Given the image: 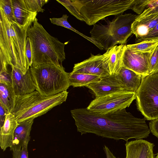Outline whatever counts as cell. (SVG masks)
Here are the masks:
<instances>
[{
  "instance_id": "cell-1",
  "label": "cell",
  "mask_w": 158,
  "mask_h": 158,
  "mask_svg": "<svg viewBox=\"0 0 158 158\" xmlns=\"http://www.w3.org/2000/svg\"><path fill=\"white\" fill-rule=\"evenodd\" d=\"M70 112L81 135L91 133L127 142L131 139L146 138L150 132L145 118L135 117L126 109L105 114H97L87 108L75 109Z\"/></svg>"
},
{
  "instance_id": "cell-2",
  "label": "cell",
  "mask_w": 158,
  "mask_h": 158,
  "mask_svg": "<svg viewBox=\"0 0 158 158\" xmlns=\"http://www.w3.org/2000/svg\"><path fill=\"white\" fill-rule=\"evenodd\" d=\"M35 20L22 26L10 21L0 8V65L14 66L24 74L30 69L26 53V41L27 30Z\"/></svg>"
},
{
  "instance_id": "cell-3",
  "label": "cell",
  "mask_w": 158,
  "mask_h": 158,
  "mask_svg": "<svg viewBox=\"0 0 158 158\" xmlns=\"http://www.w3.org/2000/svg\"><path fill=\"white\" fill-rule=\"evenodd\" d=\"M27 35L31 40L32 52L31 67L46 64L62 65L65 59L64 47L69 42L62 43L51 35L36 18L28 28Z\"/></svg>"
},
{
  "instance_id": "cell-4",
  "label": "cell",
  "mask_w": 158,
  "mask_h": 158,
  "mask_svg": "<svg viewBox=\"0 0 158 158\" xmlns=\"http://www.w3.org/2000/svg\"><path fill=\"white\" fill-rule=\"evenodd\" d=\"M68 92L63 91L57 94L46 96L37 91L22 95L15 96L10 112L19 123L40 116L53 107L66 101Z\"/></svg>"
},
{
  "instance_id": "cell-5",
  "label": "cell",
  "mask_w": 158,
  "mask_h": 158,
  "mask_svg": "<svg viewBox=\"0 0 158 158\" xmlns=\"http://www.w3.org/2000/svg\"><path fill=\"white\" fill-rule=\"evenodd\" d=\"M138 16L121 14L106 24H95L90 31L91 37L106 51L117 44H124L132 34V25Z\"/></svg>"
},
{
  "instance_id": "cell-6",
  "label": "cell",
  "mask_w": 158,
  "mask_h": 158,
  "mask_svg": "<svg viewBox=\"0 0 158 158\" xmlns=\"http://www.w3.org/2000/svg\"><path fill=\"white\" fill-rule=\"evenodd\" d=\"M30 69L35 90L42 95H54L67 91L70 86L69 73L62 65L46 64L30 67Z\"/></svg>"
},
{
  "instance_id": "cell-7",
  "label": "cell",
  "mask_w": 158,
  "mask_h": 158,
  "mask_svg": "<svg viewBox=\"0 0 158 158\" xmlns=\"http://www.w3.org/2000/svg\"><path fill=\"white\" fill-rule=\"evenodd\" d=\"M77 9L89 25L110 15H118L131 9L134 0H73Z\"/></svg>"
},
{
  "instance_id": "cell-8",
  "label": "cell",
  "mask_w": 158,
  "mask_h": 158,
  "mask_svg": "<svg viewBox=\"0 0 158 158\" xmlns=\"http://www.w3.org/2000/svg\"><path fill=\"white\" fill-rule=\"evenodd\" d=\"M138 109L146 119L158 118V73L142 77L135 93Z\"/></svg>"
},
{
  "instance_id": "cell-9",
  "label": "cell",
  "mask_w": 158,
  "mask_h": 158,
  "mask_svg": "<svg viewBox=\"0 0 158 158\" xmlns=\"http://www.w3.org/2000/svg\"><path fill=\"white\" fill-rule=\"evenodd\" d=\"M135 99V93L119 92L96 97L86 108L97 114H105L126 109Z\"/></svg>"
},
{
  "instance_id": "cell-10",
  "label": "cell",
  "mask_w": 158,
  "mask_h": 158,
  "mask_svg": "<svg viewBox=\"0 0 158 158\" xmlns=\"http://www.w3.org/2000/svg\"><path fill=\"white\" fill-rule=\"evenodd\" d=\"M152 52L133 51L126 48L123 58V66L142 75L148 74L149 62Z\"/></svg>"
},
{
  "instance_id": "cell-11",
  "label": "cell",
  "mask_w": 158,
  "mask_h": 158,
  "mask_svg": "<svg viewBox=\"0 0 158 158\" xmlns=\"http://www.w3.org/2000/svg\"><path fill=\"white\" fill-rule=\"evenodd\" d=\"M86 87L93 92L96 97L105 96L119 92H127L117 74L109 75L101 77L99 81Z\"/></svg>"
},
{
  "instance_id": "cell-12",
  "label": "cell",
  "mask_w": 158,
  "mask_h": 158,
  "mask_svg": "<svg viewBox=\"0 0 158 158\" xmlns=\"http://www.w3.org/2000/svg\"><path fill=\"white\" fill-rule=\"evenodd\" d=\"M12 85L15 96L22 95L33 92L35 85L30 69L24 74L19 69L10 65Z\"/></svg>"
},
{
  "instance_id": "cell-13",
  "label": "cell",
  "mask_w": 158,
  "mask_h": 158,
  "mask_svg": "<svg viewBox=\"0 0 158 158\" xmlns=\"http://www.w3.org/2000/svg\"><path fill=\"white\" fill-rule=\"evenodd\" d=\"M125 48V44L116 45L108 49L102 55L104 67L110 75H116L119 73L123 66Z\"/></svg>"
},
{
  "instance_id": "cell-14",
  "label": "cell",
  "mask_w": 158,
  "mask_h": 158,
  "mask_svg": "<svg viewBox=\"0 0 158 158\" xmlns=\"http://www.w3.org/2000/svg\"><path fill=\"white\" fill-rule=\"evenodd\" d=\"M99 76L101 77L110 75L104 67L102 55L91 54L88 59L75 64L72 71Z\"/></svg>"
},
{
  "instance_id": "cell-15",
  "label": "cell",
  "mask_w": 158,
  "mask_h": 158,
  "mask_svg": "<svg viewBox=\"0 0 158 158\" xmlns=\"http://www.w3.org/2000/svg\"><path fill=\"white\" fill-rule=\"evenodd\" d=\"M125 158H155L153 143L143 139L128 141L125 144Z\"/></svg>"
},
{
  "instance_id": "cell-16",
  "label": "cell",
  "mask_w": 158,
  "mask_h": 158,
  "mask_svg": "<svg viewBox=\"0 0 158 158\" xmlns=\"http://www.w3.org/2000/svg\"><path fill=\"white\" fill-rule=\"evenodd\" d=\"M158 23V13L138 16L132 24V33L135 35L136 39L141 38L148 34Z\"/></svg>"
},
{
  "instance_id": "cell-17",
  "label": "cell",
  "mask_w": 158,
  "mask_h": 158,
  "mask_svg": "<svg viewBox=\"0 0 158 158\" xmlns=\"http://www.w3.org/2000/svg\"><path fill=\"white\" fill-rule=\"evenodd\" d=\"M19 123L10 112L6 116L4 124L0 130V147L3 151L11 146L15 130Z\"/></svg>"
},
{
  "instance_id": "cell-18",
  "label": "cell",
  "mask_w": 158,
  "mask_h": 158,
  "mask_svg": "<svg viewBox=\"0 0 158 158\" xmlns=\"http://www.w3.org/2000/svg\"><path fill=\"white\" fill-rule=\"evenodd\" d=\"M34 119H30L19 123L16 127L14 133L10 150H21L24 143L30 140V132L34 122Z\"/></svg>"
},
{
  "instance_id": "cell-19",
  "label": "cell",
  "mask_w": 158,
  "mask_h": 158,
  "mask_svg": "<svg viewBox=\"0 0 158 158\" xmlns=\"http://www.w3.org/2000/svg\"><path fill=\"white\" fill-rule=\"evenodd\" d=\"M117 75L127 92L136 93L141 84L142 75L123 66Z\"/></svg>"
},
{
  "instance_id": "cell-20",
  "label": "cell",
  "mask_w": 158,
  "mask_h": 158,
  "mask_svg": "<svg viewBox=\"0 0 158 158\" xmlns=\"http://www.w3.org/2000/svg\"><path fill=\"white\" fill-rule=\"evenodd\" d=\"M12 1L16 23L24 26L36 18L37 13L30 11L26 6L24 0H12Z\"/></svg>"
},
{
  "instance_id": "cell-21",
  "label": "cell",
  "mask_w": 158,
  "mask_h": 158,
  "mask_svg": "<svg viewBox=\"0 0 158 158\" xmlns=\"http://www.w3.org/2000/svg\"><path fill=\"white\" fill-rule=\"evenodd\" d=\"M101 77L98 76L72 72L69 73V79L70 86L75 87L86 86L99 81Z\"/></svg>"
},
{
  "instance_id": "cell-22",
  "label": "cell",
  "mask_w": 158,
  "mask_h": 158,
  "mask_svg": "<svg viewBox=\"0 0 158 158\" xmlns=\"http://www.w3.org/2000/svg\"><path fill=\"white\" fill-rule=\"evenodd\" d=\"M15 95L12 85L0 82V102L3 104L10 112Z\"/></svg>"
},
{
  "instance_id": "cell-23",
  "label": "cell",
  "mask_w": 158,
  "mask_h": 158,
  "mask_svg": "<svg viewBox=\"0 0 158 158\" xmlns=\"http://www.w3.org/2000/svg\"><path fill=\"white\" fill-rule=\"evenodd\" d=\"M158 45V40H145L135 44L126 45V48L133 51L152 52Z\"/></svg>"
},
{
  "instance_id": "cell-24",
  "label": "cell",
  "mask_w": 158,
  "mask_h": 158,
  "mask_svg": "<svg viewBox=\"0 0 158 158\" xmlns=\"http://www.w3.org/2000/svg\"><path fill=\"white\" fill-rule=\"evenodd\" d=\"M28 9L33 12H43L44 9L43 6L49 1L48 0H24Z\"/></svg>"
},
{
  "instance_id": "cell-25",
  "label": "cell",
  "mask_w": 158,
  "mask_h": 158,
  "mask_svg": "<svg viewBox=\"0 0 158 158\" xmlns=\"http://www.w3.org/2000/svg\"><path fill=\"white\" fill-rule=\"evenodd\" d=\"M0 8L10 21L16 22L12 0H0Z\"/></svg>"
},
{
  "instance_id": "cell-26",
  "label": "cell",
  "mask_w": 158,
  "mask_h": 158,
  "mask_svg": "<svg viewBox=\"0 0 158 158\" xmlns=\"http://www.w3.org/2000/svg\"><path fill=\"white\" fill-rule=\"evenodd\" d=\"M56 1L65 7L72 15L77 19L84 21L83 19L77 10L73 0H56Z\"/></svg>"
},
{
  "instance_id": "cell-27",
  "label": "cell",
  "mask_w": 158,
  "mask_h": 158,
  "mask_svg": "<svg viewBox=\"0 0 158 158\" xmlns=\"http://www.w3.org/2000/svg\"><path fill=\"white\" fill-rule=\"evenodd\" d=\"M158 73V45L153 51L150 60L148 74Z\"/></svg>"
},
{
  "instance_id": "cell-28",
  "label": "cell",
  "mask_w": 158,
  "mask_h": 158,
  "mask_svg": "<svg viewBox=\"0 0 158 158\" xmlns=\"http://www.w3.org/2000/svg\"><path fill=\"white\" fill-rule=\"evenodd\" d=\"M150 1V0H134L131 9L138 15H139L147 8Z\"/></svg>"
},
{
  "instance_id": "cell-29",
  "label": "cell",
  "mask_w": 158,
  "mask_h": 158,
  "mask_svg": "<svg viewBox=\"0 0 158 158\" xmlns=\"http://www.w3.org/2000/svg\"><path fill=\"white\" fill-rule=\"evenodd\" d=\"M30 140H27L24 143L21 150L12 151L13 158H29L27 145Z\"/></svg>"
},
{
  "instance_id": "cell-30",
  "label": "cell",
  "mask_w": 158,
  "mask_h": 158,
  "mask_svg": "<svg viewBox=\"0 0 158 158\" xmlns=\"http://www.w3.org/2000/svg\"><path fill=\"white\" fill-rule=\"evenodd\" d=\"M69 16L66 14L63 15L60 18H50V20L52 23L57 25L63 27L68 29L70 25L67 21Z\"/></svg>"
},
{
  "instance_id": "cell-31",
  "label": "cell",
  "mask_w": 158,
  "mask_h": 158,
  "mask_svg": "<svg viewBox=\"0 0 158 158\" xmlns=\"http://www.w3.org/2000/svg\"><path fill=\"white\" fill-rule=\"evenodd\" d=\"M158 40V23L147 35L141 38L136 39V43L145 40Z\"/></svg>"
},
{
  "instance_id": "cell-32",
  "label": "cell",
  "mask_w": 158,
  "mask_h": 158,
  "mask_svg": "<svg viewBox=\"0 0 158 158\" xmlns=\"http://www.w3.org/2000/svg\"><path fill=\"white\" fill-rule=\"evenodd\" d=\"M26 53L31 67L32 65V52L31 40L29 38L27 37L26 41Z\"/></svg>"
},
{
  "instance_id": "cell-33",
  "label": "cell",
  "mask_w": 158,
  "mask_h": 158,
  "mask_svg": "<svg viewBox=\"0 0 158 158\" xmlns=\"http://www.w3.org/2000/svg\"><path fill=\"white\" fill-rule=\"evenodd\" d=\"M9 113L6 108L0 102V127L1 128L3 126L6 115Z\"/></svg>"
},
{
  "instance_id": "cell-34",
  "label": "cell",
  "mask_w": 158,
  "mask_h": 158,
  "mask_svg": "<svg viewBox=\"0 0 158 158\" xmlns=\"http://www.w3.org/2000/svg\"><path fill=\"white\" fill-rule=\"evenodd\" d=\"M150 131L158 138V118L151 120L149 123Z\"/></svg>"
},
{
  "instance_id": "cell-35",
  "label": "cell",
  "mask_w": 158,
  "mask_h": 158,
  "mask_svg": "<svg viewBox=\"0 0 158 158\" xmlns=\"http://www.w3.org/2000/svg\"><path fill=\"white\" fill-rule=\"evenodd\" d=\"M103 150L106 155V158H117L106 145L103 147Z\"/></svg>"
},
{
  "instance_id": "cell-36",
  "label": "cell",
  "mask_w": 158,
  "mask_h": 158,
  "mask_svg": "<svg viewBox=\"0 0 158 158\" xmlns=\"http://www.w3.org/2000/svg\"><path fill=\"white\" fill-rule=\"evenodd\" d=\"M155 158H158V152L157 153L156 156H155Z\"/></svg>"
}]
</instances>
